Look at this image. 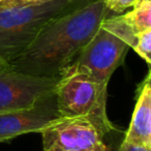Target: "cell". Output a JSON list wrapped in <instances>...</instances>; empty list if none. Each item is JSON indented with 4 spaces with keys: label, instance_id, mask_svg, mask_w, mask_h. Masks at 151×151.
Returning <instances> with one entry per match:
<instances>
[{
    "label": "cell",
    "instance_id": "9a60e30c",
    "mask_svg": "<svg viewBox=\"0 0 151 151\" xmlns=\"http://www.w3.org/2000/svg\"><path fill=\"white\" fill-rule=\"evenodd\" d=\"M69 3L73 5L76 7H80V6H83L85 4H88L89 2L93 1V0H67Z\"/></svg>",
    "mask_w": 151,
    "mask_h": 151
},
{
    "label": "cell",
    "instance_id": "5bb4252c",
    "mask_svg": "<svg viewBox=\"0 0 151 151\" xmlns=\"http://www.w3.org/2000/svg\"><path fill=\"white\" fill-rule=\"evenodd\" d=\"M117 151H151V148L143 146V145L132 144V143H127L123 141L120 144Z\"/></svg>",
    "mask_w": 151,
    "mask_h": 151
},
{
    "label": "cell",
    "instance_id": "8992f818",
    "mask_svg": "<svg viewBox=\"0 0 151 151\" xmlns=\"http://www.w3.org/2000/svg\"><path fill=\"white\" fill-rule=\"evenodd\" d=\"M128 49L125 42L99 27L70 65L99 84L108 86L113 73L123 62Z\"/></svg>",
    "mask_w": 151,
    "mask_h": 151
},
{
    "label": "cell",
    "instance_id": "3957f363",
    "mask_svg": "<svg viewBox=\"0 0 151 151\" xmlns=\"http://www.w3.org/2000/svg\"><path fill=\"white\" fill-rule=\"evenodd\" d=\"M108 86L69 65L59 77L55 89L61 116L86 117L104 134L116 129L107 115Z\"/></svg>",
    "mask_w": 151,
    "mask_h": 151
},
{
    "label": "cell",
    "instance_id": "5b68a950",
    "mask_svg": "<svg viewBox=\"0 0 151 151\" xmlns=\"http://www.w3.org/2000/svg\"><path fill=\"white\" fill-rule=\"evenodd\" d=\"M40 134L42 151H109L105 134L86 117L61 116Z\"/></svg>",
    "mask_w": 151,
    "mask_h": 151
},
{
    "label": "cell",
    "instance_id": "7a4b0ae2",
    "mask_svg": "<svg viewBox=\"0 0 151 151\" xmlns=\"http://www.w3.org/2000/svg\"><path fill=\"white\" fill-rule=\"evenodd\" d=\"M73 9L67 0L0 9V61L15 60L50 20Z\"/></svg>",
    "mask_w": 151,
    "mask_h": 151
},
{
    "label": "cell",
    "instance_id": "8fae6325",
    "mask_svg": "<svg viewBox=\"0 0 151 151\" xmlns=\"http://www.w3.org/2000/svg\"><path fill=\"white\" fill-rule=\"evenodd\" d=\"M134 51L147 63H151V29L138 34V42Z\"/></svg>",
    "mask_w": 151,
    "mask_h": 151
},
{
    "label": "cell",
    "instance_id": "30bf717a",
    "mask_svg": "<svg viewBox=\"0 0 151 151\" xmlns=\"http://www.w3.org/2000/svg\"><path fill=\"white\" fill-rule=\"evenodd\" d=\"M132 7L124 16L137 33L151 29V0H137Z\"/></svg>",
    "mask_w": 151,
    "mask_h": 151
},
{
    "label": "cell",
    "instance_id": "6da1fadb",
    "mask_svg": "<svg viewBox=\"0 0 151 151\" xmlns=\"http://www.w3.org/2000/svg\"><path fill=\"white\" fill-rule=\"evenodd\" d=\"M109 15L104 0H93L50 20L27 49L9 62L23 73L59 78L90 42Z\"/></svg>",
    "mask_w": 151,
    "mask_h": 151
},
{
    "label": "cell",
    "instance_id": "7c38bea8",
    "mask_svg": "<svg viewBox=\"0 0 151 151\" xmlns=\"http://www.w3.org/2000/svg\"><path fill=\"white\" fill-rule=\"evenodd\" d=\"M137 0H104L109 12L120 14L125 12L128 7H132Z\"/></svg>",
    "mask_w": 151,
    "mask_h": 151
},
{
    "label": "cell",
    "instance_id": "9c48e42d",
    "mask_svg": "<svg viewBox=\"0 0 151 151\" xmlns=\"http://www.w3.org/2000/svg\"><path fill=\"white\" fill-rule=\"evenodd\" d=\"M101 27L115 35L117 38L125 42L128 48L134 50L138 42V34L129 22L126 20L124 14L113 17H107L101 22Z\"/></svg>",
    "mask_w": 151,
    "mask_h": 151
},
{
    "label": "cell",
    "instance_id": "ba28073f",
    "mask_svg": "<svg viewBox=\"0 0 151 151\" xmlns=\"http://www.w3.org/2000/svg\"><path fill=\"white\" fill-rule=\"evenodd\" d=\"M124 142L151 148V84L148 73L139 87L137 103Z\"/></svg>",
    "mask_w": 151,
    "mask_h": 151
},
{
    "label": "cell",
    "instance_id": "2e32d148",
    "mask_svg": "<svg viewBox=\"0 0 151 151\" xmlns=\"http://www.w3.org/2000/svg\"><path fill=\"white\" fill-rule=\"evenodd\" d=\"M2 1H4V0H0V2H2Z\"/></svg>",
    "mask_w": 151,
    "mask_h": 151
},
{
    "label": "cell",
    "instance_id": "277c9868",
    "mask_svg": "<svg viewBox=\"0 0 151 151\" xmlns=\"http://www.w3.org/2000/svg\"><path fill=\"white\" fill-rule=\"evenodd\" d=\"M59 78L23 73L0 61V113L26 109L55 92Z\"/></svg>",
    "mask_w": 151,
    "mask_h": 151
},
{
    "label": "cell",
    "instance_id": "52a82bcc",
    "mask_svg": "<svg viewBox=\"0 0 151 151\" xmlns=\"http://www.w3.org/2000/svg\"><path fill=\"white\" fill-rule=\"evenodd\" d=\"M59 117L55 92L30 108L0 113V143L29 132L40 134Z\"/></svg>",
    "mask_w": 151,
    "mask_h": 151
},
{
    "label": "cell",
    "instance_id": "4fadbf2b",
    "mask_svg": "<svg viewBox=\"0 0 151 151\" xmlns=\"http://www.w3.org/2000/svg\"><path fill=\"white\" fill-rule=\"evenodd\" d=\"M52 0H4L0 2V9L13 6H22V5H36L49 2Z\"/></svg>",
    "mask_w": 151,
    "mask_h": 151
}]
</instances>
